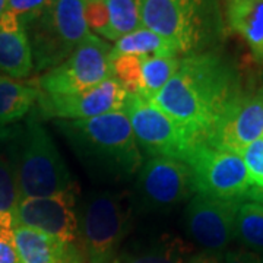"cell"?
Instances as JSON below:
<instances>
[{
  "label": "cell",
  "mask_w": 263,
  "mask_h": 263,
  "mask_svg": "<svg viewBox=\"0 0 263 263\" xmlns=\"http://www.w3.org/2000/svg\"><path fill=\"white\" fill-rule=\"evenodd\" d=\"M222 263H263V257L260 254L241 247L227 250L222 257Z\"/></svg>",
  "instance_id": "cell-30"
},
{
  "label": "cell",
  "mask_w": 263,
  "mask_h": 263,
  "mask_svg": "<svg viewBox=\"0 0 263 263\" xmlns=\"http://www.w3.org/2000/svg\"><path fill=\"white\" fill-rule=\"evenodd\" d=\"M108 10V40L117 41L143 27L141 0H105Z\"/></svg>",
  "instance_id": "cell-23"
},
{
  "label": "cell",
  "mask_w": 263,
  "mask_h": 263,
  "mask_svg": "<svg viewBox=\"0 0 263 263\" xmlns=\"http://www.w3.org/2000/svg\"><path fill=\"white\" fill-rule=\"evenodd\" d=\"M75 200V193L21 199L12 216V226L34 228L66 245H73L79 238Z\"/></svg>",
  "instance_id": "cell-13"
},
{
  "label": "cell",
  "mask_w": 263,
  "mask_h": 263,
  "mask_svg": "<svg viewBox=\"0 0 263 263\" xmlns=\"http://www.w3.org/2000/svg\"><path fill=\"white\" fill-rule=\"evenodd\" d=\"M51 0H8V10L13 13L25 28L47 9Z\"/></svg>",
  "instance_id": "cell-27"
},
{
  "label": "cell",
  "mask_w": 263,
  "mask_h": 263,
  "mask_svg": "<svg viewBox=\"0 0 263 263\" xmlns=\"http://www.w3.org/2000/svg\"><path fill=\"white\" fill-rule=\"evenodd\" d=\"M113 47L101 37L89 34L63 63L31 82L40 92L50 95L78 94L113 78Z\"/></svg>",
  "instance_id": "cell-7"
},
{
  "label": "cell",
  "mask_w": 263,
  "mask_h": 263,
  "mask_svg": "<svg viewBox=\"0 0 263 263\" xmlns=\"http://www.w3.org/2000/svg\"><path fill=\"white\" fill-rule=\"evenodd\" d=\"M186 164L192 171L195 192L200 196L243 200L252 187L245 161L234 152L197 145Z\"/></svg>",
  "instance_id": "cell-10"
},
{
  "label": "cell",
  "mask_w": 263,
  "mask_h": 263,
  "mask_svg": "<svg viewBox=\"0 0 263 263\" xmlns=\"http://www.w3.org/2000/svg\"><path fill=\"white\" fill-rule=\"evenodd\" d=\"M8 9V0H0V18Z\"/></svg>",
  "instance_id": "cell-33"
},
{
  "label": "cell",
  "mask_w": 263,
  "mask_h": 263,
  "mask_svg": "<svg viewBox=\"0 0 263 263\" xmlns=\"http://www.w3.org/2000/svg\"><path fill=\"white\" fill-rule=\"evenodd\" d=\"M113 54L117 56L127 54V56L138 57L180 56L177 48L168 40L145 27L117 40L116 46L113 47Z\"/></svg>",
  "instance_id": "cell-20"
},
{
  "label": "cell",
  "mask_w": 263,
  "mask_h": 263,
  "mask_svg": "<svg viewBox=\"0 0 263 263\" xmlns=\"http://www.w3.org/2000/svg\"><path fill=\"white\" fill-rule=\"evenodd\" d=\"M13 243L19 263H60L66 243L28 227H13Z\"/></svg>",
  "instance_id": "cell-17"
},
{
  "label": "cell",
  "mask_w": 263,
  "mask_h": 263,
  "mask_svg": "<svg viewBox=\"0 0 263 263\" xmlns=\"http://www.w3.org/2000/svg\"><path fill=\"white\" fill-rule=\"evenodd\" d=\"M240 199H214L196 195L186 209L189 235L205 252L222 253L235 238Z\"/></svg>",
  "instance_id": "cell-12"
},
{
  "label": "cell",
  "mask_w": 263,
  "mask_h": 263,
  "mask_svg": "<svg viewBox=\"0 0 263 263\" xmlns=\"http://www.w3.org/2000/svg\"><path fill=\"white\" fill-rule=\"evenodd\" d=\"M192 171L186 162L149 158L136 174L133 205L145 214L170 212L195 195Z\"/></svg>",
  "instance_id": "cell-9"
},
{
  "label": "cell",
  "mask_w": 263,
  "mask_h": 263,
  "mask_svg": "<svg viewBox=\"0 0 263 263\" xmlns=\"http://www.w3.org/2000/svg\"><path fill=\"white\" fill-rule=\"evenodd\" d=\"M38 89L32 82L0 76V127L18 122L37 104Z\"/></svg>",
  "instance_id": "cell-19"
},
{
  "label": "cell",
  "mask_w": 263,
  "mask_h": 263,
  "mask_svg": "<svg viewBox=\"0 0 263 263\" xmlns=\"http://www.w3.org/2000/svg\"><path fill=\"white\" fill-rule=\"evenodd\" d=\"M0 263H19L12 230H0Z\"/></svg>",
  "instance_id": "cell-29"
},
{
  "label": "cell",
  "mask_w": 263,
  "mask_h": 263,
  "mask_svg": "<svg viewBox=\"0 0 263 263\" xmlns=\"http://www.w3.org/2000/svg\"><path fill=\"white\" fill-rule=\"evenodd\" d=\"M192 247L180 237L162 234L129 246L111 263H186Z\"/></svg>",
  "instance_id": "cell-16"
},
{
  "label": "cell",
  "mask_w": 263,
  "mask_h": 263,
  "mask_svg": "<svg viewBox=\"0 0 263 263\" xmlns=\"http://www.w3.org/2000/svg\"><path fill=\"white\" fill-rule=\"evenodd\" d=\"M56 126L92 180L119 184L141 170L143 157L122 111L84 120H57Z\"/></svg>",
  "instance_id": "cell-2"
},
{
  "label": "cell",
  "mask_w": 263,
  "mask_h": 263,
  "mask_svg": "<svg viewBox=\"0 0 263 263\" xmlns=\"http://www.w3.org/2000/svg\"><path fill=\"white\" fill-rule=\"evenodd\" d=\"M129 193L94 192L85 199L79 216V238L88 263H111L130 230Z\"/></svg>",
  "instance_id": "cell-6"
},
{
  "label": "cell",
  "mask_w": 263,
  "mask_h": 263,
  "mask_svg": "<svg viewBox=\"0 0 263 263\" xmlns=\"http://www.w3.org/2000/svg\"><path fill=\"white\" fill-rule=\"evenodd\" d=\"M243 200H250L254 203H260L263 205V187H257V186H252L247 190Z\"/></svg>",
  "instance_id": "cell-32"
},
{
  "label": "cell",
  "mask_w": 263,
  "mask_h": 263,
  "mask_svg": "<svg viewBox=\"0 0 263 263\" xmlns=\"http://www.w3.org/2000/svg\"><path fill=\"white\" fill-rule=\"evenodd\" d=\"M111 65H113V78H116L127 94H139L141 91V65L142 57L117 56L111 51Z\"/></svg>",
  "instance_id": "cell-25"
},
{
  "label": "cell",
  "mask_w": 263,
  "mask_h": 263,
  "mask_svg": "<svg viewBox=\"0 0 263 263\" xmlns=\"http://www.w3.org/2000/svg\"><path fill=\"white\" fill-rule=\"evenodd\" d=\"M141 16L181 57L218 50L226 37L219 0H141Z\"/></svg>",
  "instance_id": "cell-3"
},
{
  "label": "cell",
  "mask_w": 263,
  "mask_h": 263,
  "mask_svg": "<svg viewBox=\"0 0 263 263\" xmlns=\"http://www.w3.org/2000/svg\"><path fill=\"white\" fill-rule=\"evenodd\" d=\"M263 135V86L246 92L219 124L206 145L216 149L241 152Z\"/></svg>",
  "instance_id": "cell-14"
},
{
  "label": "cell",
  "mask_w": 263,
  "mask_h": 263,
  "mask_svg": "<svg viewBox=\"0 0 263 263\" xmlns=\"http://www.w3.org/2000/svg\"><path fill=\"white\" fill-rule=\"evenodd\" d=\"M224 253H214V252H200L189 259L186 263H222Z\"/></svg>",
  "instance_id": "cell-31"
},
{
  "label": "cell",
  "mask_w": 263,
  "mask_h": 263,
  "mask_svg": "<svg viewBox=\"0 0 263 263\" xmlns=\"http://www.w3.org/2000/svg\"><path fill=\"white\" fill-rule=\"evenodd\" d=\"M85 18L89 28L97 32V35L108 40V10L105 0H86Z\"/></svg>",
  "instance_id": "cell-28"
},
{
  "label": "cell",
  "mask_w": 263,
  "mask_h": 263,
  "mask_svg": "<svg viewBox=\"0 0 263 263\" xmlns=\"http://www.w3.org/2000/svg\"><path fill=\"white\" fill-rule=\"evenodd\" d=\"M15 168L21 199L75 193L70 171L35 111L19 135Z\"/></svg>",
  "instance_id": "cell-4"
},
{
  "label": "cell",
  "mask_w": 263,
  "mask_h": 263,
  "mask_svg": "<svg viewBox=\"0 0 263 263\" xmlns=\"http://www.w3.org/2000/svg\"><path fill=\"white\" fill-rule=\"evenodd\" d=\"M19 200L15 160L0 155V230H13L12 216Z\"/></svg>",
  "instance_id": "cell-24"
},
{
  "label": "cell",
  "mask_w": 263,
  "mask_h": 263,
  "mask_svg": "<svg viewBox=\"0 0 263 263\" xmlns=\"http://www.w3.org/2000/svg\"><path fill=\"white\" fill-rule=\"evenodd\" d=\"M86 0H51L50 6L25 27L34 70L47 72L63 63L88 37Z\"/></svg>",
  "instance_id": "cell-5"
},
{
  "label": "cell",
  "mask_w": 263,
  "mask_h": 263,
  "mask_svg": "<svg viewBox=\"0 0 263 263\" xmlns=\"http://www.w3.org/2000/svg\"><path fill=\"white\" fill-rule=\"evenodd\" d=\"M123 111L127 116L136 143L149 158L186 162L196 145L165 113L139 94H127Z\"/></svg>",
  "instance_id": "cell-8"
},
{
  "label": "cell",
  "mask_w": 263,
  "mask_h": 263,
  "mask_svg": "<svg viewBox=\"0 0 263 263\" xmlns=\"http://www.w3.org/2000/svg\"><path fill=\"white\" fill-rule=\"evenodd\" d=\"M226 25L245 40L253 59L263 66V0H222Z\"/></svg>",
  "instance_id": "cell-15"
},
{
  "label": "cell",
  "mask_w": 263,
  "mask_h": 263,
  "mask_svg": "<svg viewBox=\"0 0 263 263\" xmlns=\"http://www.w3.org/2000/svg\"><path fill=\"white\" fill-rule=\"evenodd\" d=\"M179 66V56L142 57V82L139 95L152 101L177 72Z\"/></svg>",
  "instance_id": "cell-21"
},
{
  "label": "cell",
  "mask_w": 263,
  "mask_h": 263,
  "mask_svg": "<svg viewBox=\"0 0 263 263\" xmlns=\"http://www.w3.org/2000/svg\"><path fill=\"white\" fill-rule=\"evenodd\" d=\"M241 158L252 181V186L263 187V138L252 142L243 152Z\"/></svg>",
  "instance_id": "cell-26"
},
{
  "label": "cell",
  "mask_w": 263,
  "mask_h": 263,
  "mask_svg": "<svg viewBox=\"0 0 263 263\" xmlns=\"http://www.w3.org/2000/svg\"><path fill=\"white\" fill-rule=\"evenodd\" d=\"M235 240L243 249L263 257V205L254 202L241 203L235 224Z\"/></svg>",
  "instance_id": "cell-22"
},
{
  "label": "cell",
  "mask_w": 263,
  "mask_h": 263,
  "mask_svg": "<svg viewBox=\"0 0 263 263\" xmlns=\"http://www.w3.org/2000/svg\"><path fill=\"white\" fill-rule=\"evenodd\" d=\"M127 92L116 78L92 88L69 95H50L38 91V117L59 120H84L122 111Z\"/></svg>",
  "instance_id": "cell-11"
},
{
  "label": "cell",
  "mask_w": 263,
  "mask_h": 263,
  "mask_svg": "<svg viewBox=\"0 0 263 263\" xmlns=\"http://www.w3.org/2000/svg\"><path fill=\"white\" fill-rule=\"evenodd\" d=\"M32 70L34 59L25 28H0V72L12 79H25Z\"/></svg>",
  "instance_id": "cell-18"
},
{
  "label": "cell",
  "mask_w": 263,
  "mask_h": 263,
  "mask_svg": "<svg viewBox=\"0 0 263 263\" xmlns=\"http://www.w3.org/2000/svg\"><path fill=\"white\" fill-rule=\"evenodd\" d=\"M245 94L234 62L212 50L181 57L177 72L152 103L197 146L206 145Z\"/></svg>",
  "instance_id": "cell-1"
}]
</instances>
